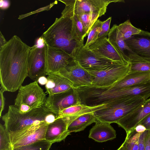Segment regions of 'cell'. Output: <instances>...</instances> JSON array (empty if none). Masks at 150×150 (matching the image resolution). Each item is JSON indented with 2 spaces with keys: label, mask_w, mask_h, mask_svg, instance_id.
<instances>
[{
  "label": "cell",
  "mask_w": 150,
  "mask_h": 150,
  "mask_svg": "<svg viewBox=\"0 0 150 150\" xmlns=\"http://www.w3.org/2000/svg\"><path fill=\"white\" fill-rule=\"evenodd\" d=\"M30 48L15 35L0 48L1 88L5 91L18 90L28 76Z\"/></svg>",
  "instance_id": "cell-1"
},
{
  "label": "cell",
  "mask_w": 150,
  "mask_h": 150,
  "mask_svg": "<svg viewBox=\"0 0 150 150\" xmlns=\"http://www.w3.org/2000/svg\"><path fill=\"white\" fill-rule=\"evenodd\" d=\"M46 45L60 49L74 59L83 42L78 37L71 17L61 16L42 35Z\"/></svg>",
  "instance_id": "cell-2"
},
{
  "label": "cell",
  "mask_w": 150,
  "mask_h": 150,
  "mask_svg": "<svg viewBox=\"0 0 150 150\" xmlns=\"http://www.w3.org/2000/svg\"><path fill=\"white\" fill-rule=\"evenodd\" d=\"M10 139L32 126L42 123L49 124L57 116L44 106L23 113L13 105L9 106L7 112L1 117Z\"/></svg>",
  "instance_id": "cell-3"
},
{
  "label": "cell",
  "mask_w": 150,
  "mask_h": 150,
  "mask_svg": "<svg viewBox=\"0 0 150 150\" xmlns=\"http://www.w3.org/2000/svg\"><path fill=\"white\" fill-rule=\"evenodd\" d=\"M146 99L141 96L120 99L106 107L93 112L96 119L102 122L110 124L118 121L130 113Z\"/></svg>",
  "instance_id": "cell-4"
},
{
  "label": "cell",
  "mask_w": 150,
  "mask_h": 150,
  "mask_svg": "<svg viewBox=\"0 0 150 150\" xmlns=\"http://www.w3.org/2000/svg\"><path fill=\"white\" fill-rule=\"evenodd\" d=\"M38 80L21 86L14 101L15 106L23 113L44 106L47 97Z\"/></svg>",
  "instance_id": "cell-5"
},
{
  "label": "cell",
  "mask_w": 150,
  "mask_h": 150,
  "mask_svg": "<svg viewBox=\"0 0 150 150\" xmlns=\"http://www.w3.org/2000/svg\"><path fill=\"white\" fill-rule=\"evenodd\" d=\"M65 5L62 16L70 17L75 14L94 13L102 16L106 12L108 5L112 2H123L120 0H60Z\"/></svg>",
  "instance_id": "cell-6"
},
{
  "label": "cell",
  "mask_w": 150,
  "mask_h": 150,
  "mask_svg": "<svg viewBox=\"0 0 150 150\" xmlns=\"http://www.w3.org/2000/svg\"><path fill=\"white\" fill-rule=\"evenodd\" d=\"M129 64H115L97 71H88L93 77L91 85L98 87L110 86L129 72Z\"/></svg>",
  "instance_id": "cell-7"
},
{
  "label": "cell",
  "mask_w": 150,
  "mask_h": 150,
  "mask_svg": "<svg viewBox=\"0 0 150 150\" xmlns=\"http://www.w3.org/2000/svg\"><path fill=\"white\" fill-rule=\"evenodd\" d=\"M83 46L79 50L75 59L87 71L99 70L111 65L122 64L98 55L88 48H84Z\"/></svg>",
  "instance_id": "cell-8"
},
{
  "label": "cell",
  "mask_w": 150,
  "mask_h": 150,
  "mask_svg": "<svg viewBox=\"0 0 150 150\" xmlns=\"http://www.w3.org/2000/svg\"><path fill=\"white\" fill-rule=\"evenodd\" d=\"M45 55L47 75L58 73L75 60L62 50L46 45Z\"/></svg>",
  "instance_id": "cell-9"
},
{
  "label": "cell",
  "mask_w": 150,
  "mask_h": 150,
  "mask_svg": "<svg viewBox=\"0 0 150 150\" xmlns=\"http://www.w3.org/2000/svg\"><path fill=\"white\" fill-rule=\"evenodd\" d=\"M35 45L30 47L28 59V76L33 81L47 75L45 64V44L42 47Z\"/></svg>",
  "instance_id": "cell-10"
},
{
  "label": "cell",
  "mask_w": 150,
  "mask_h": 150,
  "mask_svg": "<svg viewBox=\"0 0 150 150\" xmlns=\"http://www.w3.org/2000/svg\"><path fill=\"white\" fill-rule=\"evenodd\" d=\"M77 94L74 88L67 91L49 95L44 106L57 116L61 111L80 104Z\"/></svg>",
  "instance_id": "cell-11"
},
{
  "label": "cell",
  "mask_w": 150,
  "mask_h": 150,
  "mask_svg": "<svg viewBox=\"0 0 150 150\" xmlns=\"http://www.w3.org/2000/svg\"><path fill=\"white\" fill-rule=\"evenodd\" d=\"M56 74H60L70 80L72 83L74 88L91 85L93 81L91 75L75 60Z\"/></svg>",
  "instance_id": "cell-12"
},
{
  "label": "cell",
  "mask_w": 150,
  "mask_h": 150,
  "mask_svg": "<svg viewBox=\"0 0 150 150\" xmlns=\"http://www.w3.org/2000/svg\"><path fill=\"white\" fill-rule=\"evenodd\" d=\"M48 124L44 123L32 126L11 139L12 148L29 144L45 139V133Z\"/></svg>",
  "instance_id": "cell-13"
},
{
  "label": "cell",
  "mask_w": 150,
  "mask_h": 150,
  "mask_svg": "<svg viewBox=\"0 0 150 150\" xmlns=\"http://www.w3.org/2000/svg\"><path fill=\"white\" fill-rule=\"evenodd\" d=\"M75 118L73 117H64L56 118L48 125L45 139L52 144L64 141L71 134L68 127L71 122Z\"/></svg>",
  "instance_id": "cell-14"
},
{
  "label": "cell",
  "mask_w": 150,
  "mask_h": 150,
  "mask_svg": "<svg viewBox=\"0 0 150 150\" xmlns=\"http://www.w3.org/2000/svg\"><path fill=\"white\" fill-rule=\"evenodd\" d=\"M150 113V98L116 123L123 128L126 134L134 129Z\"/></svg>",
  "instance_id": "cell-15"
},
{
  "label": "cell",
  "mask_w": 150,
  "mask_h": 150,
  "mask_svg": "<svg viewBox=\"0 0 150 150\" xmlns=\"http://www.w3.org/2000/svg\"><path fill=\"white\" fill-rule=\"evenodd\" d=\"M128 47L135 54L140 57L150 58V33L143 30L125 40Z\"/></svg>",
  "instance_id": "cell-16"
},
{
  "label": "cell",
  "mask_w": 150,
  "mask_h": 150,
  "mask_svg": "<svg viewBox=\"0 0 150 150\" xmlns=\"http://www.w3.org/2000/svg\"><path fill=\"white\" fill-rule=\"evenodd\" d=\"M88 49L96 54L122 64H129L119 55L107 37L98 39Z\"/></svg>",
  "instance_id": "cell-17"
},
{
  "label": "cell",
  "mask_w": 150,
  "mask_h": 150,
  "mask_svg": "<svg viewBox=\"0 0 150 150\" xmlns=\"http://www.w3.org/2000/svg\"><path fill=\"white\" fill-rule=\"evenodd\" d=\"M117 24L110 29L108 38L117 53L127 63L132 55L135 54L128 47L119 31Z\"/></svg>",
  "instance_id": "cell-18"
},
{
  "label": "cell",
  "mask_w": 150,
  "mask_h": 150,
  "mask_svg": "<svg viewBox=\"0 0 150 150\" xmlns=\"http://www.w3.org/2000/svg\"><path fill=\"white\" fill-rule=\"evenodd\" d=\"M47 81L45 85L46 93L52 95L74 88L72 83L69 79L58 74L47 75Z\"/></svg>",
  "instance_id": "cell-19"
},
{
  "label": "cell",
  "mask_w": 150,
  "mask_h": 150,
  "mask_svg": "<svg viewBox=\"0 0 150 150\" xmlns=\"http://www.w3.org/2000/svg\"><path fill=\"white\" fill-rule=\"evenodd\" d=\"M116 131L110 124L97 119L95 125L90 130L88 137L96 141L102 142L116 138Z\"/></svg>",
  "instance_id": "cell-20"
},
{
  "label": "cell",
  "mask_w": 150,
  "mask_h": 150,
  "mask_svg": "<svg viewBox=\"0 0 150 150\" xmlns=\"http://www.w3.org/2000/svg\"><path fill=\"white\" fill-rule=\"evenodd\" d=\"M150 81V71L129 72L113 85L112 87L122 88Z\"/></svg>",
  "instance_id": "cell-21"
},
{
  "label": "cell",
  "mask_w": 150,
  "mask_h": 150,
  "mask_svg": "<svg viewBox=\"0 0 150 150\" xmlns=\"http://www.w3.org/2000/svg\"><path fill=\"white\" fill-rule=\"evenodd\" d=\"M108 104L94 106H89L79 104H76L60 111L57 115V118L64 117L78 116L86 113H93L97 110L105 108Z\"/></svg>",
  "instance_id": "cell-22"
},
{
  "label": "cell",
  "mask_w": 150,
  "mask_h": 150,
  "mask_svg": "<svg viewBox=\"0 0 150 150\" xmlns=\"http://www.w3.org/2000/svg\"><path fill=\"white\" fill-rule=\"evenodd\" d=\"M97 119L93 113L85 114L77 117L68 127L69 132H77L84 130L87 126L96 122Z\"/></svg>",
  "instance_id": "cell-23"
},
{
  "label": "cell",
  "mask_w": 150,
  "mask_h": 150,
  "mask_svg": "<svg viewBox=\"0 0 150 150\" xmlns=\"http://www.w3.org/2000/svg\"><path fill=\"white\" fill-rule=\"evenodd\" d=\"M129 72L150 71V58L132 55L129 61Z\"/></svg>",
  "instance_id": "cell-24"
},
{
  "label": "cell",
  "mask_w": 150,
  "mask_h": 150,
  "mask_svg": "<svg viewBox=\"0 0 150 150\" xmlns=\"http://www.w3.org/2000/svg\"><path fill=\"white\" fill-rule=\"evenodd\" d=\"M117 28L124 40L129 39L134 35L139 34L142 30L132 25L129 19L118 25Z\"/></svg>",
  "instance_id": "cell-25"
},
{
  "label": "cell",
  "mask_w": 150,
  "mask_h": 150,
  "mask_svg": "<svg viewBox=\"0 0 150 150\" xmlns=\"http://www.w3.org/2000/svg\"><path fill=\"white\" fill-rule=\"evenodd\" d=\"M78 16L87 34L98 18L102 16L100 13H85Z\"/></svg>",
  "instance_id": "cell-26"
},
{
  "label": "cell",
  "mask_w": 150,
  "mask_h": 150,
  "mask_svg": "<svg viewBox=\"0 0 150 150\" xmlns=\"http://www.w3.org/2000/svg\"><path fill=\"white\" fill-rule=\"evenodd\" d=\"M52 144L44 139L33 143L16 148H12L11 150H49Z\"/></svg>",
  "instance_id": "cell-27"
},
{
  "label": "cell",
  "mask_w": 150,
  "mask_h": 150,
  "mask_svg": "<svg viewBox=\"0 0 150 150\" xmlns=\"http://www.w3.org/2000/svg\"><path fill=\"white\" fill-rule=\"evenodd\" d=\"M141 133L137 132L134 129L127 134L125 141L126 150H138L139 139Z\"/></svg>",
  "instance_id": "cell-28"
},
{
  "label": "cell",
  "mask_w": 150,
  "mask_h": 150,
  "mask_svg": "<svg viewBox=\"0 0 150 150\" xmlns=\"http://www.w3.org/2000/svg\"><path fill=\"white\" fill-rule=\"evenodd\" d=\"M102 23V21L98 19L91 28L88 34L86 42L83 46L84 48H88L98 39L99 34L101 30Z\"/></svg>",
  "instance_id": "cell-29"
},
{
  "label": "cell",
  "mask_w": 150,
  "mask_h": 150,
  "mask_svg": "<svg viewBox=\"0 0 150 150\" xmlns=\"http://www.w3.org/2000/svg\"><path fill=\"white\" fill-rule=\"evenodd\" d=\"M10 138L4 125H0V150H11Z\"/></svg>",
  "instance_id": "cell-30"
},
{
  "label": "cell",
  "mask_w": 150,
  "mask_h": 150,
  "mask_svg": "<svg viewBox=\"0 0 150 150\" xmlns=\"http://www.w3.org/2000/svg\"><path fill=\"white\" fill-rule=\"evenodd\" d=\"M72 18L74 29L80 40L83 42L84 38L87 35L84 30L83 25L79 16L74 14L69 17Z\"/></svg>",
  "instance_id": "cell-31"
},
{
  "label": "cell",
  "mask_w": 150,
  "mask_h": 150,
  "mask_svg": "<svg viewBox=\"0 0 150 150\" xmlns=\"http://www.w3.org/2000/svg\"><path fill=\"white\" fill-rule=\"evenodd\" d=\"M111 18V17H110L106 20L102 21L101 30L99 34L98 39L106 37L108 35L110 30Z\"/></svg>",
  "instance_id": "cell-32"
},
{
  "label": "cell",
  "mask_w": 150,
  "mask_h": 150,
  "mask_svg": "<svg viewBox=\"0 0 150 150\" xmlns=\"http://www.w3.org/2000/svg\"><path fill=\"white\" fill-rule=\"evenodd\" d=\"M5 91L1 88L0 90V117H1L2 113L4 109L5 105V98L4 93Z\"/></svg>",
  "instance_id": "cell-33"
},
{
  "label": "cell",
  "mask_w": 150,
  "mask_h": 150,
  "mask_svg": "<svg viewBox=\"0 0 150 150\" xmlns=\"http://www.w3.org/2000/svg\"><path fill=\"white\" fill-rule=\"evenodd\" d=\"M144 150H150V130L145 131Z\"/></svg>",
  "instance_id": "cell-34"
},
{
  "label": "cell",
  "mask_w": 150,
  "mask_h": 150,
  "mask_svg": "<svg viewBox=\"0 0 150 150\" xmlns=\"http://www.w3.org/2000/svg\"><path fill=\"white\" fill-rule=\"evenodd\" d=\"M139 124L144 126L146 130H150V113L142 120Z\"/></svg>",
  "instance_id": "cell-35"
},
{
  "label": "cell",
  "mask_w": 150,
  "mask_h": 150,
  "mask_svg": "<svg viewBox=\"0 0 150 150\" xmlns=\"http://www.w3.org/2000/svg\"><path fill=\"white\" fill-rule=\"evenodd\" d=\"M134 129L137 132L140 133H143L146 130L144 126L140 124L137 125Z\"/></svg>",
  "instance_id": "cell-36"
},
{
  "label": "cell",
  "mask_w": 150,
  "mask_h": 150,
  "mask_svg": "<svg viewBox=\"0 0 150 150\" xmlns=\"http://www.w3.org/2000/svg\"><path fill=\"white\" fill-rule=\"evenodd\" d=\"M38 83L42 85H45L47 83V79L45 76L40 77L37 80Z\"/></svg>",
  "instance_id": "cell-37"
},
{
  "label": "cell",
  "mask_w": 150,
  "mask_h": 150,
  "mask_svg": "<svg viewBox=\"0 0 150 150\" xmlns=\"http://www.w3.org/2000/svg\"><path fill=\"white\" fill-rule=\"evenodd\" d=\"M7 41L6 40L4 36L1 33V32L0 33V48L2 47L7 42Z\"/></svg>",
  "instance_id": "cell-38"
},
{
  "label": "cell",
  "mask_w": 150,
  "mask_h": 150,
  "mask_svg": "<svg viewBox=\"0 0 150 150\" xmlns=\"http://www.w3.org/2000/svg\"><path fill=\"white\" fill-rule=\"evenodd\" d=\"M117 150H126L125 143V141L121 146Z\"/></svg>",
  "instance_id": "cell-39"
}]
</instances>
